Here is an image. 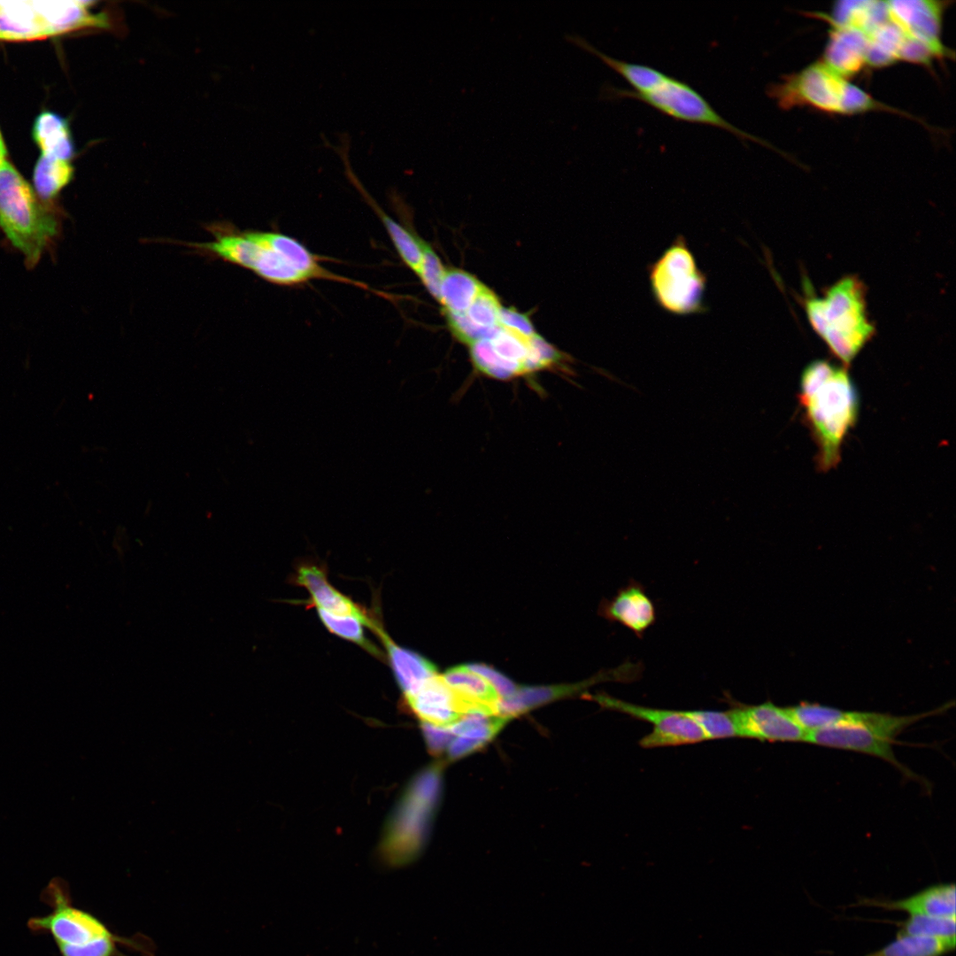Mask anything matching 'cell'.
Here are the masks:
<instances>
[{"mask_svg":"<svg viewBox=\"0 0 956 956\" xmlns=\"http://www.w3.org/2000/svg\"><path fill=\"white\" fill-rule=\"evenodd\" d=\"M603 613L608 620L619 622L640 638L656 621L653 602L645 593L644 588L635 581L621 589L616 596L605 604Z\"/></svg>","mask_w":956,"mask_h":956,"instance_id":"20","label":"cell"},{"mask_svg":"<svg viewBox=\"0 0 956 956\" xmlns=\"http://www.w3.org/2000/svg\"><path fill=\"white\" fill-rule=\"evenodd\" d=\"M73 176V167L70 161L41 155L33 173L35 191L41 200L49 202L71 181Z\"/></svg>","mask_w":956,"mask_h":956,"instance_id":"29","label":"cell"},{"mask_svg":"<svg viewBox=\"0 0 956 956\" xmlns=\"http://www.w3.org/2000/svg\"><path fill=\"white\" fill-rule=\"evenodd\" d=\"M422 260L417 275L434 298H439L440 287L446 273L441 259L434 250L423 240Z\"/></svg>","mask_w":956,"mask_h":956,"instance_id":"34","label":"cell"},{"mask_svg":"<svg viewBox=\"0 0 956 956\" xmlns=\"http://www.w3.org/2000/svg\"><path fill=\"white\" fill-rule=\"evenodd\" d=\"M90 1H0V40L26 41L89 28L105 27V14Z\"/></svg>","mask_w":956,"mask_h":956,"instance_id":"7","label":"cell"},{"mask_svg":"<svg viewBox=\"0 0 956 956\" xmlns=\"http://www.w3.org/2000/svg\"><path fill=\"white\" fill-rule=\"evenodd\" d=\"M0 227L11 243L35 266L58 234V220L19 171L7 160L0 165Z\"/></svg>","mask_w":956,"mask_h":956,"instance_id":"6","label":"cell"},{"mask_svg":"<svg viewBox=\"0 0 956 956\" xmlns=\"http://www.w3.org/2000/svg\"><path fill=\"white\" fill-rule=\"evenodd\" d=\"M955 893L954 883H940L927 887L905 898H862L855 905L904 911L909 915L955 918Z\"/></svg>","mask_w":956,"mask_h":956,"instance_id":"19","label":"cell"},{"mask_svg":"<svg viewBox=\"0 0 956 956\" xmlns=\"http://www.w3.org/2000/svg\"><path fill=\"white\" fill-rule=\"evenodd\" d=\"M937 712L934 710L913 715H892L875 712L845 711L811 703L793 705L790 710L794 721L806 731L844 725L867 726L880 729L894 738L914 723Z\"/></svg>","mask_w":956,"mask_h":956,"instance_id":"13","label":"cell"},{"mask_svg":"<svg viewBox=\"0 0 956 956\" xmlns=\"http://www.w3.org/2000/svg\"><path fill=\"white\" fill-rule=\"evenodd\" d=\"M40 899L50 907L45 915L27 920L29 931L48 935L60 956H119L118 944L127 940L114 935L98 917L73 904L69 885L53 877Z\"/></svg>","mask_w":956,"mask_h":956,"instance_id":"4","label":"cell"},{"mask_svg":"<svg viewBox=\"0 0 956 956\" xmlns=\"http://www.w3.org/2000/svg\"><path fill=\"white\" fill-rule=\"evenodd\" d=\"M501 308L497 296L484 285L465 312L445 316L453 335L469 345L490 336L499 327Z\"/></svg>","mask_w":956,"mask_h":956,"instance_id":"18","label":"cell"},{"mask_svg":"<svg viewBox=\"0 0 956 956\" xmlns=\"http://www.w3.org/2000/svg\"><path fill=\"white\" fill-rule=\"evenodd\" d=\"M498 323L499 327L524 338H530L536 334L530 320L512 308H501Z\"/></svg>","mask_w":956,"mask_h":956,"instance_id":"35","label":"cell"},{"mask_svg":"<svg viewBox=\"0 0 956 956\" xmlns=\"http://www.w3.org/2000/svg\"><path fill=\"white\" fill-rule=\"evenodd\" d=\"M468 347L474 368L487 377L502 381L553 368L565 358L537 334L524 338L501 327Z\"/></svg>","mask_w":956,"mask_h":956,"instance_id":"10","label":"cell"},{"mask_svg":"<svg viewBox=\"0 0 956 956\" xmlns=\"http://www.w3.org/2000/svg\"><path fill=\"white\" fill-rule=\"evenodd\" d=\"M803 305L814 332L845 366L875 333L867 309L865 285L857 276H844L821 297L806 289Z\"/></svg>","mask_w":956,"mask_h":956,"instance_id":"3","label":"cell"},{"mask_svg":"<svg viewBox=\"0 0 956 956\" xmlns=\"http://www.w3.org/2000/svg\"><path fill=\"white\" fill-rule=\"evenodd\" d=\"M509 719L500 714L469 713L448 728L454 735L449 745L451 759L462 757L491 739Z\"/></svg>","mask_w":956,"mask_h":956,"instance_id":"23","label":"cell"},{"mask_svg":"<svg viewBox=\"0 0 956 956\" xmlns=\"http://www.w3.org/2000/svg\"><path fill=\"white\" fill-rule=\"evenodd\" d=\"M7 150L0 132V165L6 160Z\"/></svg>","mask_w":956,"mask_h":956,"instance_id":"38","label":"cell"},{"mask_svg":"<svg viewBox=\"0 0 956 956\" xmlns=\"http://www.w3.org/2000/svg\"><path fill=\"white\" fill-rule=\"evenodd\" d=\"M466 667L484 677L503 698L516 690V686L508 678L490 667L481 664H469Z\"/></svg>","mask_w":956,"mask_h":956,"instance_id":"36","label":"cell"},{"mask_svg":"<svg viewBox=\"0 0 956 956\" xmlns=\"http://www.w3.org/2000/svg\"><path fill=\"white\" fill-rule=\"evenodd\" d=\"M582 684L548 687H524L516 689L509 697L500 698L498 714L510 718L547 701L571 694L582 688Z\"/></svg>","mask_w":956,"mask_h":956,"instance_id":"30","label":"cell"},{"mask_svg":"<svg viewBox=\"0 0 956 956\" xmlns=\"http://www.w3.org/2000/svg\"><path fill=\"white\" fill-rule=\"evenodd\" d=\"M483 286L476 277L464 270H446L438 298L444 313L465 312Z\"/></svg>","mask_w":956,"mask_h":956,"instance_id":"26","label":"cell"},{"mask_svg":"<svg viewBox=\"0 0 956 956\" xmlns=\"http://www.w3.org/2000/svg\"><path fill=\"white\" fill-rule=\"evenodd\" d=\"M729 710L738 737L767 742H806V731L792 720L784 707L772 702L736 705Z\"/></svg>","mask_w":956,"mask_h":956,"instance_id":"15","label":"cell"},{"mask_svg":"<svg viewBox=\"0 0 956 956\" xmlns=\"http://www.w3.org/2000/svg\"><path fill=\"white\" fill-rule=\"evenodd\" d=\"M648 280L654 301L666 312L690 316L707 310L706 274L682 235L649 265Z\"/></svg>","mask_w":956,"mask_h":956,"instance_id":"8","label":"cell"},{"mask_svg":"<svg viewBox=\"0 0 956 956\" xmlns=\"http://www.w3.org/2000/svg\"><path fill=\"white\" fill-rule=\"evenodd\" d=\"M798 399L817 447L818 466L829 471L840 461L844 441L858 419L856 386L847 368L813 360L801 374Z\"/></svg>","mask_w":956,"mask_h":956,"instance_id":"2","label":"cell"},{"mask_svg":"<svg viewBox=\"0 0 956 956\" xmlns=\"http://www.w3.org/2000/svg\"><path fill=\"white\" fill-rule=\"evenodd\" d=\"M896 738L889 734L867 726H834L806 732V742L816 745L853 751L880 758L897 768L906 776L915 778L914 774L896 758L893 744Z\"/></svg>","mask_w":956,"mask_h":956,"instance_id":"14","label":"cell"},{"mask_svg":"<svg viewBox=\"0 0 956 956\" xmlns=\"http://www.w3.org/2000/svg\"><path fill=\"white\" fill-rule=\"evenodd\" d=\"M213 239L191 243L204 254L253 272L265 281L281 286H296L309 280L271 244L267 231H239L227 223L208 227Z\"/></svg>","mask_w":956,"mask_h":956,"instance_id":"9","label":"cell"},{"mask_svg":"<svg viewBox=\"0 0 956 956\" xmlns=\"http://www.w3.org/2000/svg\"><path fill=\"white\" fill-rule=\"evenodd\" d=\"M423 729L428 744L434 752L444 750L455 737L448 728H440L424 723Z\"/></svg>","mask_w":956,"mask_h":956,"instance_id":"37","label":"cell"},{"mask_svg":"<svg viewBox=\"0 0 956 956\" xmlns=\"http://www.w3.org/2000/svg\"><path fill=\"white\" fill-rule=\"evenodd\" d=\"M898 927L897 937L919 935L931 937L955 936V918L927 915H909L902 921H890Z\"/></svg>","mask_w":956,"mask_h":956,"instance_id":"32","label":"cell"},{"mask_svg":"<svg viewBox=\"0 0 956 956\" xmlns=\"http://www.w3.org/2000/svg\"><path fill=\"white\" fill-rule=\"evenodd\" d=\"M439 793V773L430 770L416 781L408 797L404 820V844L398 864L410 861L418 852Z\"/></svg>","mask_w":956,"mask_h":956,"instance_id":"16","label":"cell"},{"mask_svg":"<svg viewBox=\"0 0 956 956\" xmlns=\"http://www.w3.org/2000/svg\"><path fill=\"white\" fill-rule=\"evenodd\" d=\"M32 135L42 155L66 161L73 158L74 144L69 124L59 114L41 112L35 120Z\"/></svg>","mask_w":956,"mask_h":956,"instance_id":"25","label":"cell"},{"mask_svg":"<svg viewBox=\"0 0 956 956\" xmlns=\"http://www.w3.org/2000/svg\"><path fill=\"white\" fill-rule=\"evenodd\" d=\"M955 948V936H901L865 956H943Z\"/></svg>","mask_w":956,"mask_h":956,"instance_id":"27","label":"cell"},{"mask_svg":"<svg viewBox=\"0 0 956 956\" xmlns=\"http://www.w3.org/2000/svg\"><path fill=\"white\" fill-rule=\"evenodd\" d=\"M317 610L320 621L330 632L360 645L374 655L380 653L364 635L363 626L371 628L373 621L353 615L334 614L318 608Z\"/></svg>","mask_w":956,"mask_h":956,"instance_id":"31","label":"cell"},{"mask_svg":"<svg viewBox=\"0 0 956 956\" xmlns=\"http://www.w3.org/2000/svg\"><path fill=\"white\" fill-rule=\"evenodd\" d=\"M442 676L459 697L466 713L498 714L500 696L484 677L466 666L451 667Z\"/></svg>","mask_w":956,"mask_h":956,"instance_id":"22","label":"cell"},{"mask_svg":"<svg viewBox=\"0 0 956 956\" xmlns=\"http://www.w3.org/2000/svg\"><path fill=\"white\" fill-rule=\"evenodd\" d=\"M687 713L701 728L706 740L738 737L729 710H691Z\"/></svg>","mask_w":956,"mask_h":956,"instance_id":"33","label":"cell"},{"mask_svg":"<svg viewBox=\"0 0 956 956\" xmlns=\"http://www.w3.org/2000/svg\"><path fill=\"white\" fill-rule=\"evenodd\" d=\"M822 20L855 29L867 47V64L883 67L898 61L929 66L950 57V50L924 36L915 24L910 1H842Z\"/></svg>","mask_w":956,"mask_h":956,"instance_id":"1","label":"cell"},{"mask_svg":"<svg viewBox=\"0 0 956 956\" xmlns=\"http://www.w3.org/2000/svg\"><path fill=\"white\" fill-rule=\"evenodd\" d=\"M297 582L307 589L312 603L318 609L334 614L353 615L363 620H369L359 607L328 582L325 572L320 567L316 566L299 567Z\"/></svg>","mask_w":956,"mask_h":956,"instance_id":"24","label":"cell"},{"mask_svg":"<svg viewBox=\"0 0 956 956\" xmlns=\"http://www.w3.org/2000/svg\"><path fill=\"white\" fill-rule=\"evenodd\" d=\"M600 94L605 99L639 100L675 120L715 127L730 132L741 140H750L775 150L767 142L738 128L724 119L688 83L668 74L653 89L644 93L604 85Z\"/></svg>","mask_w":956,"mask_h":956,"instance_id":"11","label":"cell"},{"mask_svg":"<svg viewBox=\"0 0 956 956\" xmlns=\"http://www.w3.org/2000/svg\"><path fill=\"white\" fill-rule=\"evenodd\" d=\"M358 189L362 190L361 193L379 216L401 259L417 274L422 260L421 239L383 212L365 192L361 185Z\"/></svg>","mask_w":956,"mask_h":956,"instance_id":"28","label":"cell"},{"mask_svg":"<svg viewBox=\"0 0 956 956\" xmlns=\"http://www.w3.org/2000/svg\"><path fill=\"white\" fill-rule=\"evenodd\" d=\"M374 630L382 641L397 683L405 698L413 695L428 679L437 675L436 667L420 654L395 644L384 629L373 622Z\"/></svg>","mask_w":956,"mask_h":956,"instance_id":"21","label":"cell"},{"mask_svg":"<svg viewBox=\"0 0 956 956\" xmlns=\"http://www.w3.org/2000/svg\"><path fill=\"white\" fill-rule=\"evenodd\" d=\"M406 698L423 723L433 726L450 728L466 714L459 697L439 675Z\"/></svg>","mask_w":956,"mask_h":956,"instance_id":"17","label":"cell"},{"mask_svg":"<svg viewBox=\"0 0 956 956\" xmlns=\"http://www.w3.org/2000/svg\"><path fill=\"white\" fill-rule=\"evenodd\" d=\"M779 107L807 106L829 114L852 115L873 111H900L875 100L821 59L786 74L767 89Z\"/></svg>","mask_w":956,"mask_h":956,"instance_id":"5","label":"cell"},{"mask_svg":"<svg viewBox=\"0 0 956 956\" xmlns=\"http://www.w3.org/2000/svg\"><path fill=\"white\" fill-rule=\"evenodd\" d=\"M603 707L628 714L652 725V731L640 739L644 748L692 744L705 741V736L687 711L643 706L599 694L592 697Z\"/></svg>","mask_w":956,"mask_h":956,"instance_id":"12","label":"cell"}]
</instances>
